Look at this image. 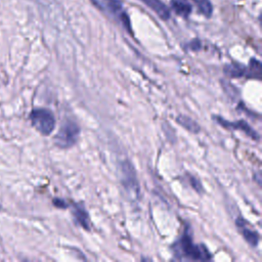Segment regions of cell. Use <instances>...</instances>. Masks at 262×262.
<instances>
[{"mask_svg": "<svg viewBox=\"0 0 262 262\" xmlns=\"http://www.w3.org/2000/svg\"><path fill=\"white\" fill-rule=\"evenodd\" d=\"M94 5H96L100 10L104 11L107 15L117 19L122 24V26L131 34V24L130 19L123 8L121 0H91Z\"/></svg>", "mask_w": 262, "mask_h": 262, "instance_id": "3957f363", "label": "cell"}, {"mask_svg": "<svg viewBox=\"0 0 262 262\" xmlns=\"http://www.w3.org/2000/svg\"><path fill=\"white\" fill-rule=\"evenodd\" d=\"M53 204L57 208H66L67 207V203L63 200H61V199H54L53 200Z\"/></svg>", "mask_w": 262, "mask_h": 262, "instance_id": "e0dca14e", "label": "cell"}, {"mask_svg": "<svg viewBox=\"0 0 262 262\" xmlns=\"http://www.w3.org/2000/svg\"><path fill=\"white\" fill-rule=\"evenodd\" d=\"M175 256L179 259L207 261L211 259V254L204 245H195L190 234L185 231L182 236L172 246Z\"/></svg>", "mask_w": 262, "mask_h": 262, "instance_id": "6da1fadb", "label": "cell"}, {"mask_svg": "<svg viewBox=\"0 0 262 262\" xmlns=\"http://www.w3.org/2000/svg\"><path fill=\"white\" fill-rule=\"evenodd\" d=\"M176 122L181 125L184 129L188 130L189 132H192V133H198L200 131V126L199 124L193 121L191 118L187 117V116H184V115H179L177 118H176Z\"/></svg>", "mask_w": 262, "mask_h": 262, "instance_id": "7c38bea8", "label": "cell"}, {"mask_svg": "<svg viewBox=\"0 0 262 262\" xmlns=\"http://www.w3.org/2000/svg\"><path fill=\"white\" fill-rule=\"evenodd\" d=\"M170 7L177 15L183 18H187L192 10V6L187 0H170Z\"/></svg>", "mask_w": 262, "mask_h": 262, "instance_id": "30bf717a", "label": "cell"}, {"mask_svg": "<svg viewBox=\"0 0 262 262\" xmlns=\"http://www.w3.org/2000/svg\"><path fill=\"white\" fill-rule=\"evenodd\" d=\"M33 127L42 135H49L55 128V118L47 108H34L30 114Z\"/></svg>", "mask_w": 262, "mask_h": 262, "instance_id": "5b68a950", "label": "cell"}, {"mask_svg": "<svg viewBox=\"0 0 262 262\" xmlns=\"http://www.w3.org/2000/svg\"><path fill=\"white\" fill-rule=\"evenodd\" d=\"M72 214L75 218L76 222L82 226L84 229L89 230L90 229V218L85 210V208L80 204H75L72 207Z\"/></svg>", "mask_w": 262, "mask_h": 262, "instance_id": "ba28073f", "label": "cell"}, {"mask_svg": "<svg viewBox=\"0 0 262 262\" xmlns=\"http://www.w3.org/2000/svg\"><path fill=\"white\" fill-rule=\"evenodd\" d=\"M235 223H236V226L241 229L242 234L244 235V238L247 241V243L252 247H256L258 245V242H259L258 233L255 230H252V229L248 228L246 226V221L242 217L236 218Z\"/></svg>", "mask_w": 262, "mask_h": 262, "instance_id": "9c48e42d", "label": "cell"}, {"mask_svg": "<svg viewBox=\"0 0 262 262\" xmlns=\"http://www.w3.org/2000/svg\"><path fill=\"white\" fill-rule=\"evenodd\" d=\"M80 135V127L73 120H66L54 137V143L60 148H70L76 144Z\"/></svg>", "mask_w": 262, "mask_h": 262, "instance_id": "277c9868", "label": "cell"}, {"mask_svg": "<svg viewBox=\"0 0 262 262\" xmlns=\"http://www.w3.org/2000/svg\"><path fill=\"white\" fill-rule=\"evenodd\" d=\"M198 10L207 18H210L213 14V5L210 0H192Z\"/></svg>", "mask_w": 262, "mask_h": 262, "instance_id": "4fadbf2b", "label": "cell"}, {"mask_svg": "<svg viewBox=\"0 0 262 262\" xmlns=\"http://www.w3.org/2000/svg\"><path fill=\"white\" fill-rule=\"evenodd\" d=\"M223 71L225 75L230 78H239V77L246 76L247 69L245 66L241 63H229L224 67Z\"/></svg>", "mask_w": 262, "mask_h": 262, "instance_id": "8fae6325", "label": "cell"}, {"mask_svg": "<svg viewBox=\"0 0 262 262\" xmlns=\"http://www.w3.org/2000/svg\"><path fill=\"white\" fill-rule=\"evenodd\" d=\"M119 177L121 184L126 191V193L133 200H136L139 196L140 186L136 171L133 165L128 161H122L119 165Z\"/></svg>", "mask_w": 262, "mask_h": 262, "instance_id": "7a4b0ae2", "label": "cell"}, {"mask_svg": "<svg viewBox=\"0 0 262 262\" xmlns=\"http://www.w3.org/2000/svg\"><path fill=\"white\" fill-rule=\"evenodd\" d=\"M255 176H257V179H256V181L258 182V184L260 185V183H261V173L260 172H257L256 174H254Z\"/></svg>", "mask_w": 262, "mask_h": 262, "instance_id": "ac0fdd59", "label": "cell"}, {"mask_svg": "<svg viewBox=\"0 0 262 262\" xmlns=\"http://www.w3.org/2000/svg\"><path fill=\"white\" fill-rule=\"evenodd\" d=\"M149 9H151L160 18L168 20L171 16L170 8L162 0H139Z\"/></svg>", "mask_w": 262, "mask_h": 262, "instance_id": "52a82bcc", "label": "cell"}, {"mask_svg": "<svg viewBox=\"0 0 262 262\" xmlns=\"http://www.w3.org/2000/svg\"><path fill=\"white\" fill-rule=\"evenodd\" d=\"M250 74H253V77L260 79L261 76V63L259 60L251 59L250 61Z\"/></svg>", "mask_w": 262, "mask_h": 262, "instance_id": "5bb4252c", "label": "cell"}, {"mask_svg": "<svg viewBox=\"0 0 262 262\" xmlns=\"http://www.w3.org/2000/svg\"><path fill=\"white\" fill-rule=\"evenodd\" d=\"M213 119L219 124L221 125L222 127L224 128H227V129H234V130H241L243 131L244 133H246L249 137H251L252 139L254 140H259V134L249 125L247 124V122L243 121V120H239V121H235V122H229V121H226L224 120L223 118L221 117H217V116H214Z\"/></svg>", "mask_w": 262, "mask_h": 262, "instance_id": "8992f818", "label": "cell"}, {"mask_svg": "<svg viewBox=\"0 0 262 262\" xmlns=\"http://www.w3.org/2000/svg\"><path fill=\"white\" fill-rule=\"evenodd\" d=\"M188 46L191 50H199L201 48V42L198 39H194L189 43Z\"/></svg>", "mask_w": 262, "mask_h": 262, "instance_id": "2e32d148", "label": "cell"}, {"mask_svg": "<svg viewBox=\"0 0 262 262\" xmlns=\"http://www.w3.org/2000/svg\"><path fill=\"white\" fill-rule=\"evenodd\" d=\"M189 182H190V185L191 187L196 191V192H203V186L201 184V182L199 181V179H196L195 177L193 176H189Z\"/></svg>", "mask_w": 262, "mask_h": 262, "instance_id": "9a60e30c", "label": "cell"}]
</instances>
